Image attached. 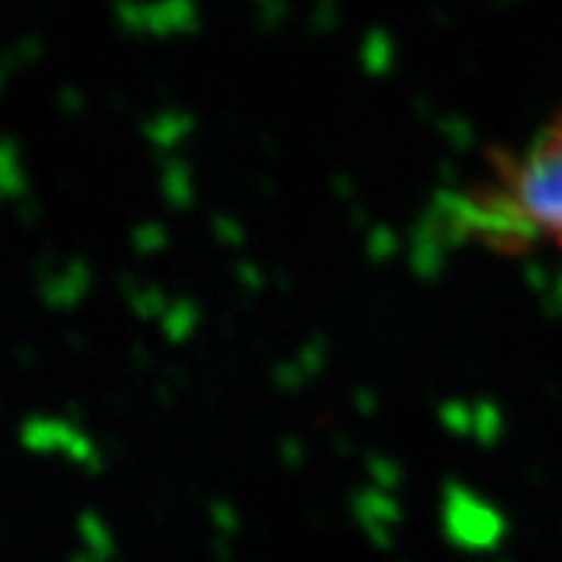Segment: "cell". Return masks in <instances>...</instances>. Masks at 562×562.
<instances>
[{
	"mask_svg": "<svg viewBox=\"0 0 562 562\" xmlns=\"http://www.w3.org/2000/svg\"><path fill=\"white\" fill-rule=\"evenodd\" d=\"M450 225L484 250L547 254L562 266V103L465 179Z\"/></svg>",
	"mask_w": 562,
	"mask_h": 562,
	"instance_id": "cell-1",
	"label": "cell"
}]
</instances>
